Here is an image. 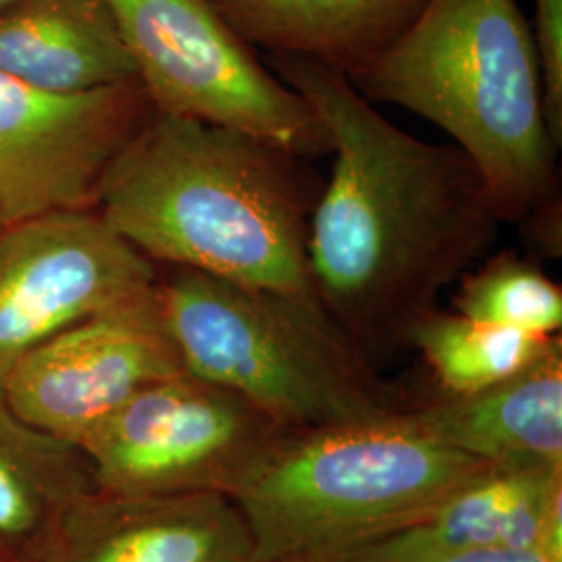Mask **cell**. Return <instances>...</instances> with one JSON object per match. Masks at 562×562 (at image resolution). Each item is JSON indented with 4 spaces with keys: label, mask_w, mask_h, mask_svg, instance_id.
Returning a JSON list of instances; mask_svg holds the SVG:
<instances>
[{
    "label": "cell",
    "mask_w": 562,
    "mask_h": 562,
    "mask_svg": "<svg viewBox=\"0 0 562 562\" xmlns=\"http://www.w3.org/2000/svg\"><path fill=\"white\" fill-rule=\"evenodd\" d=\"M262 59L329 134L334 165L311 217L308 276L315 296L375 362L408 346L443 288L487 257L503 217L454 144L404 132L336 69Z\"/></svg>",
    "instance_id": "cell-1"
},
{
    "label": "cell",
    "mask_w": 562,
    "mask_h": 562,
    "mask_svg": "<svg viewBox=\"0 0 562 562\" xmlns=\"http://www.w3.org/2000/svg\"><path fill=\"white\" fill-rule=\"evenodd\" d=\"M323 183L308 159L271 142L153 109L106 169L94 206L153 262L313 292L306 248Z\"/></svg>",
    "instance_id": "cell-2"
},
{
    "label": "cell",
    "mask_w": 562,
    "mask_h": 562,
    "mask_svg": "<svg viewBox=\"0 0 562 562\" xmlns=\"http://www.w3.org/2000/svg\"><path fill=\"white\" fill-rule=\"evenodd\" d=\"M367 101L431 121L475 162L504 223L561 202L533 27L517 0H425L350 80Z\"/></svg>",
    "instance_id": "cell-3"
},
{
    "label": "cell",
    "mask_w": 562,
    "mask_h": 562,
    "mask_svg": "<svg viewBox=\"0 0 562 562\" xmlns=\"http://www.w3.org/2000/svg\"><path fill=\"white\" fill-rule=\"evenodd\" d=\"M492 467L431 440L398 408L288 434L232 501L255 562H327L427 517Z\"/></svg>",
    "instance_id": "cell-4"
},
{
    "label": "cell",
    "mask_w": 562,
    "mask_h": 562,
    "mask_svg": "<svg viewBox=\"0 0 562 562\" xmlns=\"http://www.w3.org/2000/svg\"><path fill=\"white\" fill-rule=\"evenodd\" d=\"M162 327L183 369L292 431L378 422L401 408L373 361L313 292H278L171 267Z\"/></svg>",
    "instance_id": "cell-5"
},
{
    "label": "cell",
    "mask_w": 562,
    "mask_h": 562,
    "mask_svg": "<svg viewBox=\"0 0 562 562\" xmlns=\"http://www.w3.org/2000/svg\"><path fill=\"white\" fill-rule=\"evenodd\" d=\"M155 111L217 123L302 159L331 153L322 121L209 0H104Z\"/></svg>",
    "instance_id": "cell-6"
},
{
    "label": "cell",
    "mask_w": 562,
    "mask_h": 562,
    "mask_svg": "<svg viewBox=\"0 0 562 562\" xmlns=\"http://www.w3.org/2000/svg\"><path fill=\"white\" fill-rule=\"evenodd\" d=\"M288 434L238 392L183 371L142 387L76 446L102 492L232 498Z\"/></svg>",
    "instance_id": "cell-7"
},
{
    "label": "cell",
    "mask_w": 562,
    "mask_h": 562,
    "mask_svg": "<svg viewBox=\"0 0 562 562\" xmlns=\"http://www.w3.org/2000/svg\"><path fill=\"white\" fill-rule=\"evenodd\" d=\"M157 262L97 209H65L0 232V382L67 327L150 292Z\"/></svg>",
    "instance_id": "cell-8"
},
{
    "label": "cell",
    "mask_w": 562,
    "mask_h": 562,
    "mask_svg": "<svg viewBox=\"0 0 562 562\" xmlns=\"http://www.w3.org/2000/svg\"><path fill=\"white\" fill-rule=\"evenodd\" d=\"M153 104L140 81L57 94L0 71V227L92 209Z\"/></svg>",
    "instance_id": "cell-9"
},
{
    "label": "cell",
    "mask_w": 562,
    "mask_h": 562,
    "mask_svg": "<svg viewBox=\"0 0 562 562\" xmlns=\"http://www.w3.org/2000/svg\"><path fill=\"white\" fill-rule=\"evenodd\" d=\"M183 371L155 285L25 352L2 378L0 398L30 427L76 446L142 387Z\"/></svg>",
    "instance_id": "cell-10"
},
{
    "label": "cell",
    "mask_w": 562,
    "mask_h": 562,
    "mask_svg": "<svg viewBox=\"0 0 562 562\" xmlns=\"http://www.w3.org/2000/svg\"><path fill=\"white\" fill-rule=\"evenodd\" d=\"M23 562H255L236 503L215 492L123 496L94 490Z\"/></svg>",
    "instance_id": "cell-11"
},
{
    "label": "cell",
    "mask_w": 562,
    "mask_h": 562,
    "mask_svg": "<svg viewBox=\"0 0 562 562\" xmlns=\"http://www.w3.org/2000/svg\"><path fill=\"white\" fill-rule=\"evenodd\" d=\"M562 501V462L494 464L434 513L327 562H411L471 550H538Z\"/></svg>",
    "instance_id": "cell-12"
},
{
    "label": "cell",
    "mask_w": 562,
    "mask_h": 562,
    "mask_svg": "<svg viewBox=\"0 0 562 562\" xmlns=\"http://www.w3.org/2000/svg\"><path fill=\"white\" fill-rule=\"evenodd\" d=\"M401 413L431 440L492 464L562 462L561 338L506 382L401 406Z\"/></svg>",
    "instance_id": "cell-13"
},
{
    "label": "cell",
    "mask_w": 562,
    "mask_h": 562,
    "mask_svg": "<svg viewBox=\"0 0 562 562\" xmlns=\"http://www.w3.org/2000/svg\"><path fill=\"white\" fill-rule=\"evenodd\" d=\"M267 57L315 60L355 80L417 18L425 0H209Z\"/></svg>",
    "instance_id": "cell-14"
},
{
    "label": "cell",
    "mask_w": 562,
    "mask_h": 562,
    "mask_svg": "<svg viewBox=\"0 0 562 562\" xmlns=\"http://www.w3.org/2000/svg\"><path fill=\"white\" fill-rule=\"evenodd\" d=\"M0 71L57 94L138 80L104 0H25L0 13Z\"/></svg>",
    "instance_id": "cell-15"
},
{
    "label": "cell",
    "mask_w": 562,
    "mask_h": 562,
    "mask_svg": "<svg viewBox=\"0 0 562 562\" xmlns=\"http://www.w3.org/2000/svg\"><path fill=\"white\" fill-rule=\"evenodd\" d=\"M94 490L78 446L30 427L0 398V554L25 561L65 510Z\"/></svg>",
    "instance_id": "cell-16"
},
{
    "label": "cell",
    "mask_w": 562,
    "mask_h": 562,
    "mask_svg": "<svg viewBox=\"0 0 562 562\" xmlns=\"http://www.w3.org/2000/svg\"><path fill=\"white\" fill-rule=\"evenodd\" d=\"M557 338L436 308L413 327L408 346L422 352L440 394L462 396L515 378L538 361Z\"/></svg>",
    "instance_id": "cell-17"
},
{
    "label": "cell",
    "mask_w": 562,
    "mask_h": 562,
    "mask_svg": "<svg viewBox=\"0 0 562 562\" xmlns=\"http://www.w3.org/2000/svg\"><path fill=\"white\" fill-rule=\"evenodd\" d=\"M452 306L464 317L533 336H557L562 327L561 285L515 250L483 257L461 276Z\"/></svg>",
    "instance_id": "cell-18"
},
{
    "label": "cell",
    "mask_w": 562,
    "mask_h": 562,
    "mask_svg": "<svg viewBox=\"0 0 562 562\" xmlns=\"http://www.w3.org/2000/svg\"><path fill=\"white\" fill-rule=\"evenodd\" d=\"M533 38L542 63L546 115L557 146H562V0H533Z\"/></svg>",
    "instance_id": "cell-19"
},
{
    "label": "cell",
    "mask_w": 562,
    "mask_h": 562,
    "mask_svg": "<svg viewBox=\"0 0 562 562\" xmlns=\"http://www.w3.org/2000/svg\"><path fill=\"white\" fill-rule=\"evenodd\" d=\"M411 562H550L540 550H471Z\"/></svg>",
    "instance_id": "cell-20"
},
{
    "label": "cell",
    "mask_w": 562,
    "mask_h": 562,
    "mask_svg": "<svg viewBox=\"0 0 562 562\" xmlns=\"http://www.w3.org/2000/svg\"><path fill=\"white\" fill-rule=\"evenodd\" d=\"M21 2H25V0H0V13H4V11H9V9L18 7Z\"/></svg>",
    "instance_id": "cell-21"
},
{
    "label": "cell",
    "mask_w": 562,
    "mask_h": 562,
    "mask_svg": "<svg viewBox=\"0 0 562 562\" xmlns=\"http://www.w3.org/2000/svg\"><path fill=\"white\" fill-rule=\"evenodd\" d=\"M0 562H11V561H9V559H7V557H4V554H0Z\"/></svg>",
    "instance_id": "cell-22"
}]
</instances>
